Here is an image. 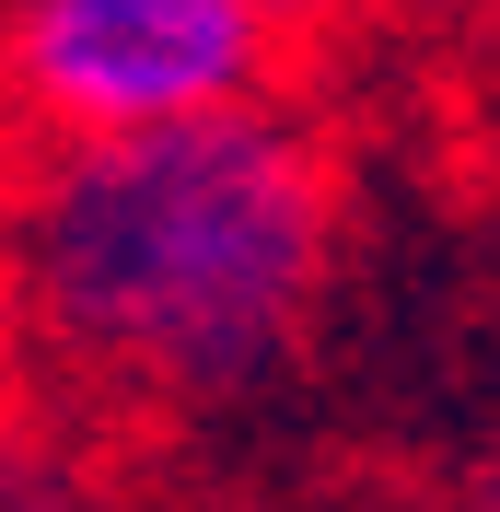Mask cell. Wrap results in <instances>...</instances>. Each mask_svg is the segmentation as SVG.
<instances>
[{
    "mask_svg": "<svg viewBox=\"0 0 500 512\" xmlns=\"http://www.w3.org/2000/svg\"><path fill=\"white\" fill-rule=\"evenodd\" d=\"M0 268L24 338L94 384L221 408L303 350L338 268V163L291 105L82 140L12 187Z\"/></svg>",
    "mask_w": 500,
    "mask_h": 512,
    "instance_id": "cell-1",
    "label": "cell"
},
{
    "mask_svg": "<svg viewBox=\"0 0 500 512\" xmlns=\"http://www.w3.org/2000/svg\"><path fill=\"white\" fill-rule=\"evenodd\" d=\"M280 12L256 0H24L0 24V94L47 128V152L82 140H152L280 82Z\"/></svg>",
    "mask_w": 500,
    "mask_h": 512,
    "instance_id": "cell-2",
    "label": "cell"
},
{
    "mask_svg": "<svg viewBox=\"0 0 500 512\" xmlns=\"http://www.w3.org/2000/svg\"><path fill=\"white\" fill-rule=\"evenodd\" d=\"M0 512H105V489L47 419L0 408Z\"/></svg>",
    "mask_w": 500,
    "mask_h": 512,
    "instance_id": "cell-3",
    "label": "cell"
},
{
    "mask_svg": "<svg viewBox=\"0 0 500 512\" xmlns=\"http://www.w3.org/2000/svg\"><path fill=\"white\" fill-rule=\"evenodd\" d=\"M466 512H500V419L477 431V454H466Z\"/></svg>",
    "mask_w": 500,
    "mask_h": 512,
    "instance_id": "cell-4",
    "label": "cell"
},
{
    "mask_svg": "<svg viewBox=\"0 0 500 512\" xmlns=\"http://www.w3.org/2000/svg\"><path fill=\"white\" fill-rule=\"evenodd\" d=\"M12 350H24V303H12V268H0V384H12Z\"/></svg>",
    "mask_w": 500,
    "mask_h": 512,
    "instance_id": "cell-5",
    "label": "cell"
}]
</instances>
